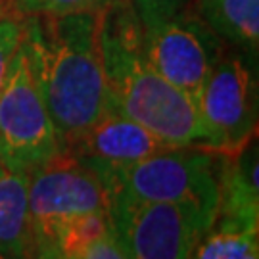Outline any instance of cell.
I'll list each match as a JSON object with an SVG mask.
<instances>
[{
    "label": "cell",
    "mask_w": 259,
    "mask_h": 259,
    "mask_svg": "<svg viewBox=\"0 0 259 259\" xmlns=\"http://www.w3.org/2000/svg\"><path fill=\"white\" fill-rule=\"evenodd\" d=\"M21 21V48L62 152L111 110L98 45V12Z\"/></svg>",
    "instance_id": "cell-1"
},
{
    "label": "cell",
    "mask_w": 259,
    "mask_h": 259,
    "mask_svg": "<svg viewBox=\"0 0 259 259\" xmlns=\"http://www.w3.org/2000/svg\"><path fill=\"white\" fill-rule=\"evenodd\" d=\"M98 45L110 108L152 133L165 146L205 148L196 102L152 67L131 0L98 12Z\"/></svg>",
    "instance_id": "cell-2"
},
{
    "label": "cell",
    "mask_w": 259,
    "mask_h": 259,
    "mask_svg": "<svg viewBox=\"0 0 259 259\" xmlns=\"http://www.w3.org/2000/svg\"><path fill=\"white\" fill-rule=\"evenodd\" d=\"M142 47L157 73L196 102L225 42L196 14L192 0H131Z\"/></svg>",
    "instance_id": "cell-3"
},
{
    "label": "cell",
    "mask_w": 259,
    "mask_h": 259,
    "mask_svg": "<svg viewBox=\"0 0 259 259\" xmlns=\"http://www.w3.org/2000/svg\"><path fill=\"white\" fill-rule=\"evenodd\" d=\"M98 177L106 185L108 198L125 196L139 202L188 204L217 217V152L207 148H163L131 165L102 171Z\"/></svg>",
    "instance_id": "cell-4"
},
{
    "label": "cell",
    "mask_w": 259,
    "mask_h": 259,
    "mask_svg": "<svg viewBox=\"0 0 259 259\" xmlns=\"http://www.w3.org/2000/svg\"><path fill=\"white\" fill-rule=\"evenodd\" d=\"M111 232L127 259H190L215 217L188 204L111 196Z\"/></svg>",
    "instance_id": "cell-5"
},
{
    "label": "cell",
    "mask_w": 259,
    "mask_h": 259,
    "mask_svg": "<svg viewBox=\"0 0 259 259\" xmlns=\"http://www.w3.org/2000/svg\"><path fill=\"white\" fill-rule=\"evenodd\" d=\"M27 200L35 253L52 246L56 234L69 221L89 213H108L110 207L98 173L65 152L29 173Z\"/></svg>",
    "instance_id": "cell-6"
},
{
    "label": "cell",
    "mask_w": 259,
    "mask_h": 259,
    "mask_svg": "<svg viewBox=\"0 0 259 259\" xmlns=\"http://www.w3.org/2000/svg\"><path fill=\"white\" fill-rule=\"evenodd\" d=\"M58 154L56 129L19 47L0 93V165L31 173Z\"/></svg>",
    "instance_id": "cell-7"
},
{
    "label": "cell",
    "mask_w": 259,
    "mask_h": 259,
    "mask_svg": "<svg viewBox=\"0 0 259 259\" xmlns=\"http://www.w3.org/2000/svg\"><path fill=\"white\" fill-rule=\"evenodd\" d=\"M196 110L205 133V148L236 154L255 139V79L242 52L225 48L207 75Z\"/></svg>",
    "instance_id": "cell-8"
},
{
    "label": "cell",
    "mask_w": 259,
    "mask_h": 259,
    "mask_svg": "<svg viewBox=\"0 0 259 259\" xmlns=\"http://www.w3.org/2000/svg\"><path fill=\"white\" fill-rule=\"evenodd\" d=\"M165 146L139 123L110 110L62 152L73 156L94 173L131 165Z\"/></svg>",
    "instance_id": "cell-9"
},
{
    "label": "cell",
    "mask_w": 259,
    "mask_h": 259,
    "mask_svg": "<svg viewBox=\"0 0 259 259\" xmlns=\"http://www.w3.org/2000/svg\"><path fill=\"white\" fill-rule=\"evenodd\" d=\"M27 190L29 173L0 165V259H33L35 255Z\"/></svg>",
    "instance_id": "cell-10"
},
{
    "label": "cell",
    "mask_w": 259,
    "mask_h": 259,
    "mask_svg": "<svg viewBox=\"0 0 259 259\" xmlns=\"http://www.w3.org/2000/svg\"><path fill=\"white\" fill-rule=\"evenodd\" d=\"M192 6L225 45L257 54L259 0H192Z\"/></svg>",
    "instance_id": "cell-11"
},
{
    "label": "cell",
    "mask_w": 259,
    "mask_h": 259,
    "mask_svg": "<svg viewBox=\"0 0 259 259\" xmlns=\"http://www.w3.org/2000/svg\"><path fill=\"white\" fill-rule=\"evenodd\" d=\"M190 259H259L257 227L215 219Z\"/></svg>",
    "instance_id": "cell-12"
},
{
    "label": "cell",
    "mask_w": 259,
    "mask_h": 259,
    "mask_svg": "<svg viewBox=\"0 0 259 259\" xmlns=\"http://www.w3.org/2000/svg\"><path fill=\"white\" fill-rule=\"evenodd\" d=\"M111 231L108 213H89L64 225L56 234L54 246L65 257H77L93 240Z\"/></svg>",
    "instance_id": "cell-13"
},
{
    "label": "cell",
    "mask_w": 259,
    "mask_h": 259,
    "mask_svg": "<svg viewBox=\"0 0 259 259\" xmlns=\"http://www.w3.org/2000/svg\"><path fill=\"white\" fill-rule=\"evenodd\" d=\"M113 0H6L8 10L18 18L65 16L77 12H100Z\"/></svg>",
    "instance_id": "cell-14"
},
{
    "label": "cell",
    "mask_w": 259,
    "mask_h": 259,
    "mask_svg": "<svg viewBox=\"0 0 259 259\" xmlns=\"http://www.w3.org/2000/svg\"><path fill=\"white\" fill-rule=\"evenodd\" d=\"M23 40V21L21 18L6 12L0 16V93L6 83L14 56L21 47Z\"/></svg>",
    "instance_id": "cell-15"
},
{
    "label": "cell",
    "mask_w": 259,
    "mask_h": 259,
    "mask_svg": "<svg viewBox=\"0 0 259 259\" xmlns=\"http://www.w3.org/2000/svg\"><path fill=\"white\" fill-rule=\"evenodd\" d=\"M73 259H127L119 242L115 240L113 232H108L100 238L93 240L77 257Z\"/></svg>",
    "instance_id": "cell-16"
},
{
    "label": "cell",
    "mask_w": 259,
    "mask_h": 259,
    "mask_svg": "<svg viewBox=\"0 0 259 259\" xmlns=\"http://www.w3.org/2000/svg\"><path fill=\"white\" fill-rule=\"evenodd\" d=\"M33 259H71V257H65L62 251H58L54 246H48V248H42L35 253Z\"/></svg>",
    "instance_id": "cell-17"
},
{
    "label": "cell",
    "mask_w": 259,
    "mask_h": 259,
    "mask_svg": "<svg viewBox=\"0 0 259 259\" xmlns=\"http://www.w3.org/2000/svg\"><path fill=\"white\" fill-rule=\"evenodd\" d=\"M8 12V4H6V0H0V16L2 14H6Z\"/></svg>",
    "instance_id": "cell-18"
}]
</instances>
